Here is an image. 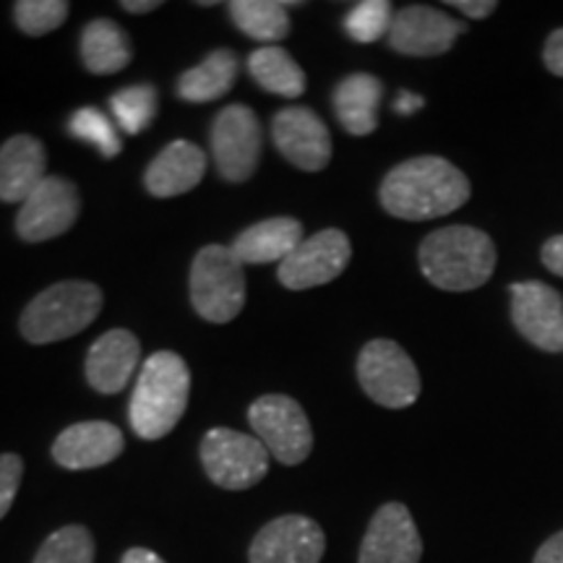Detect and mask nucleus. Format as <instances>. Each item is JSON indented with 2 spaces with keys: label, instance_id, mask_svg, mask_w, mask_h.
I'll return each instance as SVG.
<instances>
[{
  "label": "nucleus",
  "instance_id": "1",
  "mask_svg": "<svg viewBox=\"0 0 563 563\" xmlns=\"http://www.w3.org/2000/svg\"><path fill=\"white\" fill-rule=\"evenodd\" d=\"M382 207L397 220L426 222L446 217L470 199V180L443 157H415L389 170L382 183Z\"/></svg>",
  "mask_w": 563,
  "mask_h": 563
},
{
  "label": "nucleus",
  "instance_id": "2",
  "mask_svg": "<svg viewBox=\"0 0 563 563\" xmlns=\"http://www.w3.org/2000/svg\"><path fill=\"white\" fill-rule=\"evenodd\" d=\"M420 269L433 287L446 292H467L483 287L496 269V245L488 232L452 224L431 232L420 243Z\"/></svg>",
  "mask_w": 563,
  "mask_h": 563
},
{
  "label": "nucleus",
  "instance_id": "3",
  "mask_svg": "<svg viewBox=\"0 0 563 563\" xmlns=\"http://www.w3.org/2000/svg\"><path fill=\"white\" fill-rule=\"evenodd\" d=\"M191 394V371L170 350L154 352L139 373L131 397V426L146 441H159L178 426Z\"/></svg>",
  "mask_w": 563,
  "mask_h": 563
},
{
  "label": "nucleus",
  "instance_id": "4",
  "mask_svg": "<svg viewBox=\"0 0 563 563\" xmlns=\"http://www.w3.org/2000/svg\"><path fill=\"white\" fill-rule=\"evenodd\" d=\"M102 311V290L91 282L66 279L42 290L19 319L30 344H53L76 336Z\"/></svg>",
  "mask_w": 563,
  "mask_h": 563
},
{
  "label": "nucleus",
  "instance_id": "5",
  "mask_svg": "<svg viewBox=\"0 0 563 563\" xmlns=\"http://www.w3.org/2000/svg\"><path fill=\"white\" fill-rule=\"evenodd\" d=\"M191 302L209 323H230L245 306L243 262L228 245H207L191 266Z\"/></svg>",
  "mask_w": 563,
  "mask_h": 563
},
{
  "label": "nucleus",
  "instance_id": "6",
  "mask_svg": "<svg viewBox=\"0 0 563 563\" xmlns=\"http://www.w3.org/2000/svg\"><path fill=\"white\" fill-rule=\"evenodd\" d=\"M357 378L376 405L389 410L412 407L420 397V373L412 357L391 340H373L357 355Z\"/></svg>",
  "mask_w": 563,
  "mask_h": 563
},
{
  "label": "nucleus",
  "instance_id": "7",
  "mask_svg": "<svg viewBox=\"0 0 563 563\" xmlns=\"http://www.w3.org/2000/svg\"><path fill=\"white\" fill-rule=\"evenodd\" d=\"M269 449L256 435L211 428L201 441V464L209 481L224 490H245L269 473Z\"/></svg>",
  "mask_w": 563,
  "mask_h": 563
},
{
  "label": "nucleus",
  "instance_id": "8",
  "mask_svg": "<svg viewBox=\"0 0 563 563\" xmlns=\"http://www.w3.org/2000/svg\"><path fill=\"white\" fill-rule=\"evenodd\" d=\"M249 420L256 439L269 449V454L282 464H300L311 456L313 431L311 420L292 397L266 394L251 405Z\"/></svg>",
  "mask_w": 563,
  "mask_h": 563
},
{
  "label": "nucleus",
  "instance_id": "9",
  "mask_svg": "<svg viewBox=\"0 0 563 563\" xmlns=\"http://www.w3.org/2000/svg\"><path fill=\"white\" fill-rule=\"evenodd\" d=\"M211 152L224 180H251L262 157V123L256 112L245 104L224 108L211 129Z\"/></svg>",
  "mask_w": 563,
  "mask_h": 563
},
{
  "label": "nucleus",
  "instance_id": "10",
  "mask_svg": "<svg viewBox=\"0 0 563 563\" xmlns=\"http://www.w3.org/2000/svg\"><path fill=\"white\" fill-rule=\"evenodd\" d=\"M79 188L60 175H47L34 188L30 199L21 203L16 214V232L26 243H45L63 235L79 220Z\"/></svg>",
  "mask_w": 563,
  "mask_h": 563
},
{
  "label": "nucleus",
  "instance_id": "11",
  "mask_svg": "<svg viewBox=\"0 0 563 563\" xmlns=\"http://www.w3.org/2000/svg\"><path fill=\"white\" fill-rule=\"evenodd\" d=\"M352 258L350 238L342 230H321L306 238L285 262L279 264V282L287 290H311L329 285L347 269Z\"/></svg>",
  "mask_w": 563,
  "mask_h": 563
},
{
  "label": "nucleus",
  "instance_id": "12",
  "mask_svg": "<svg viewBox=\"0 0 563 563\" xmlns=\"http://www.w3.org/2000/svg\"><path fill=\"white\" fill-rule=\"evenodd\" d=\"M511 321L527 342L545 352L563 350V298L543 282L511 285Z\"/></svg>",
  "mask_w": 563,
  "mask_h": 563
},
{
  "label": "nucleus",
  "instance_id": "13",
  "mask_svg": "<svg viewBox=\"0 0 563 563\" xmlns=\"http://www.w3.org/2000/svg\"><path fill=\"white\" fill-rule=\"evenodd\" d=\"M327 551V534L313 519L300 514L274 519L253 538L251 563H319Z\"/></svg>",
  "mask_w": 563,
  "mask_h": 563
},
{
  "label": "nucleus",
  "instance_id": "14",
  "mask_svg": "<svg viewBox=\"0 0 563 563\" xmlns=\"http://www.w3.org/2000/svg\"><path fill=\"white\" fill-rule=\"evenodd\" d=\"M467 26L431 5H407L394 13L389 45L391 51L412 58H433L452 51V45Z\"/></svg>",
  "mask_w": 563,
  "mask_h": 563
},
{
  "label": "nucleus",
  "instance_id": "15",
  "mask_svg": "<svg viewBox=\"0 0 563 563\" xmlns=\"http://www.w3.org/2000/svg\"><path fill=\"white\" fill-rule=\"evenodd\" d=\"M422 540L405 504H384L373 514L357 563H420Z\"/></svg>",
  "mask_w": 563,
  "mask_h": 563
},
{
  "label": "nucleus",
  "instance_id": "16",
  "mask_svg": "<svg viewBox=\"0 0 563 563\" xmlns=\"http://www.w3.org/2000/svg\"><path fill=\"white\" fill-rule=\"evenodd\" d=\"M274 144L282 157L308 173H319L332 162V136L327 123L308 108H287L274 118Z\"/></svg>",
  "mask_w": 563,
  "mask_h": 563
},
{
  "label": "nucleus",
  "instance_id": "17",
  "mask_svg": "<svg viewBox=\"0 0 563 563\" xmlns=\"http://www.w3.org/2000/svg\"><path fill=\"white\" fill-rule=\"evenodd\" d=\"M123 433L112 422L89 420L68 426L53 443V460L63 470H95L123 454Z\"/></svg>",
  "mask_w": 563,
  "mask_h": 563
},
{
  "label": "nucleus",
  "instance_id": "18",
  "mask_svg": "<svg viewBox=\"0 0 563 563\" xmlns=\"http://www.w3.org/2000/svg\"><path fill=\"white\" fill-rule=\"evenodd\" d=\"M141 344L129 329H110L91 344L87 355V378L100 394H118L131 382L139 365Z\"/></svg>",
  "mask_w": 563,
  "mask_h": 563
},
{
  "label": "nucleus",
  "instance_id": "19",
  "mask_svg": "<svg viewBox=\"0 0 563 563\" xmlns=\"http://www.w3.org/2000/svg\"><path fill=\"white\" fill-rule=\"evenodd\" d=\"M47 167V154L40 139L30 133L11 136L0 146V201L24 203L40 186Z\"/></svg>",
  "mask_w": 563,
  "mask_h": 563
},
{
  "label": "nucleus",
  "instance_id": "20",
  "mask_svg": "<svg viewBox=\"0 0 563 563\" xmlns=\"http://www.w3.org/2000/svg\"><path fill=\"white\" fill-rule=\"evenodd\" d=\"M207 173V157L194 141H173L159 152L144 175L146 191L157 199H173L196 188Z\"/></svg>",
  "mask_w": 563,
  "mask_h": 563
},
{
  "label": "nucleus",
  "instance_id": "21",
  "mask_svg": "<svg viewBox=\"0 0 563 563\" xmlns=\"http://www.w3.org/2000/svg\"><path fill=\"white\" fill-rule=\"evenodd\" d=\"M302 241L306 235L298 220L274 217V220H264L243 230L230 249L243 264H282Z\"/></svg>",
  "mask_w": 563,
  "mask_h": 563
},
{
  "label": "nucleus",
  "instance_id": "22",
  "mask_svg": "<svg viewBox=\"0 0 563 563\" xmlns=\"http://www.w3.org/2000/svg\"><path fill=\"white\" fill-rule=\"evenodd\" d=\"M384 87L376 76L352 74L334 89V110L342 129L352 136H368L378 129V102Z\"/></svg>",
  "mask_w": 563,
  "mask_h": 563
},
{
  "label": "nucleus",
  "instance_id": "23",
  "mask_svg": "<svg viewBox=\"0 0 563 563\" xmlns=\"http://www.w3.org/2000/svg\"><path fill=\"white\" fill-rule=\"evenodd\" d=\"M81 58L91 74H118L131 63V42L115 21L97 19L81 34Z\"/></svg>",
  "mask_w": 563,
  "mask_h": 563
},
{
  "label": "nucleus",
  "instance_id": "24",
  "mask_svg": "<svg viewBox=\"0 0 563 563\" xmlns=\"http://www.w3.org/2000/svg\"><path fill=\"white\" fill-rule=\"evenodd\" d=\"M238 79V58L232 51H214L201 66L180 76L178 95L186 102H211L228 95Z\"/></svg>",
  "mask_w": 563,
  "mask_h": 563
},
{
  "label": "nucleus",
  "instance_id": "25",
  "mask_svg": "<svg viewBox=\"0 0 563 563\" xmlns=\"http://www.w3.org/2000/svg\"><path fill=\"white\" fill-rule=\"evenodd\" d=\"M298 3H277V0H235L230 3V16L238 30L249 34L251 40L264 42L272 47L274 42L285 40L290 34V13L287 9Z\"/></svg>",
  "mask_w": 563,
  "mask_h": 563
},
{
  "label": "nucleus",
  "instance_id": "26",
  "mask_svg": "<svg viewBox=\"0 0 563 563\" xmlns=\"http://www.w3.org/2000/svg\"><path fill=\"white\" fill-rule=\"evenodd\" d=\"M249 70L256 79L258 87L277 97H287L295 100L306 91V74L298 63L292 60V55L282 47H262L249 58Z\"/></svg>",
  "mask_w": 563,
  "mask_h": 563
},
{
  "label": "nucleus",
  "instance_id": "27",
  "mask_svg": "<svg viewBox=\"0 0 563 563\" xmlns=\"http://www.w3.org/2000/svg\"><path fill=\"white\" fill-rule=\"evenodd\" d=\"M32 563H95V540L81 525L60 527L42 543Z\"/></svg>",
  "mask_w": 563,
  "mask_h": 563
},
{
  "label": "nucleus",
  "instance_id": "28",
  "mask_svg": "<svg viewBox=\"0 0 563 563\" xmlns=\"http://www.w3.org/2000/svg\"><path fill=\"white\" fill-rule=\"evenodd\" d=\"M110 108L125 133H141L157 115V91L146 84L121 89L110 100Z\"/></svg>",
  "mask_w": 563,
  "mask_h": 563
},
{
  "label": "nucleus",
  "instance_id": "29",
  "mask_svg": "<svg viewBox=\"0 0 563 563\" xmlns=\"http://www.w3.org/2000/svg\"><path fill=\"white\" fill-rule=\"evenodd\" d=\"M70 133H74L76 139L81 141H89L95 150H100L102 157H118L123 150V141L118 136L115 125L110 123V118L100 112L97 108H84V110H76L74 118H70Z\"/></svg>",
  "mask_w": 563,
  "mask_h": 563
},
{
  "label": "nucleus",
  "instance_id": "30",
  "mask_svg": "<svg viewBox=\"0 0 563 563\" xmlns=\"http://www.w3.org/2000/svg\"><path fill=\"white\" fill-rule=\"evenodd\" d=\"M394 21V9L389 0H363L344 19V30L355 42H368L382 40L384 34H389Z\"/></svg>",
  "mask_w": 563,
  "mask_h": 563
},
{
  "label": "nucleus",
  "instance_id": "31",
  "mask_svg": "<svg viewBox=\"0 0 563 563\" xmlns=\"http://www.w3.org/2000/svg\"><path fill=\"white\" fill-rule=\"evenodd\" d=\"M70 5L66 0H19L13 5V19L16 26L30 37H42V34L58 30L63 21L68 19Z\"/></svg>",
  "mask_w": 563,
  "mask_h": 563
},
{
  "label": "nucleus",
  "instance_id": "32",
  "mask_svg": "<svg viewBox=\"0 0 563 563\" xmlns=\"http://www.w3.org/2000/svg\"><path fill=\"white\" fill-rule=\"evenodd\" d=\"M24 477V460L19 454H0V519L11 511Z\"/></svg>",
  "mask_w": 563,
  "mask_h": 563
},
{
  "label": "nucleus",
  "instance_id": "33",
  "mask_svg": "<svg viewBox=\"0 0 563 563\" xmlns=\"http://www.w3.org/2000/svg\"><path fill=\"white\" fill-rule=\"evenodd\" d=\"M543 63L553 76H563V26L551 32L543 47Z\"/></svg>",
  "mask_w": 563,
  "mask_h": 563
},
{
  "label": "nucleus",
  "instance_id": "34",
  "mask_svg": "<svg viewBox=\"0 0 563 563\" xmlns=\"http://www.w3.org/2000/svg\"><path fill=\"white\" fill-rule=\"evenodd\" d=\"M540 256H543L548 272H553L555 277H563V235L551 238V241L543 245V253H540Z\"/></svg>",
  "mask_w": 563,
  "mask_h": 563
},
{
  "label": "nucleus",
  "instance_id": "35",
  "mask_svg": "<svg viewBox=\"0 0 563 563\" xmlns=\"http://www.w3.org/2000/svg\"><path fill=\"white\" fill-rule=\"evenodd\" d=\"M452 9L462 11L464 16L470 19H488L493 11L498 9L496 0H454V3H449Z\"/></svg>",
  "mask_w": 563,
  "mask_h": 563
},
{
  "label": "nucleus",
  "instance_id": "36",
  "mask_svg": "<svg viewBox=\"0 0 563 563\" xmlns=\"http://www.w3.org/2000/svg\"><path fill=\"white\" fill-rule=\"evenodd\" d=\"M532 563H563V530L551 534V538L540 545V551L534 553Z\"/></svg>",
  "mask_w": 563,
  "mask_h": 563
},
{
  "label": "nucleus",
  "instance_id": "37",
  "mask_svg": "<svg viewBox=\"0 0 563 563\" xmlns=\"http://www.w3.org/2000/svg\"><path fill=\"white\" fill-rule=\"evenodd\" d=\"M394 108H397L399 115H412L415 110L422 108V97L410 95V91H402V95H399V100H397V104H394Z\"/></svg>",
  "mask_w": 563,
  "mask_h": 563
},
{
  "label": "nucleus",
  "instance_id": "38",
  "mask_svg": "<svg viewBox=\"0 0 563 563\" xmlns=\"http://www.w3.org/2000/svg\"><path fill=\"white\" fill-rule=\"evenodd\" d=\"M123 563H165L157 553L146 551V548H131L129 553L123 555Z\"/></svg>",
  "mask_w": 563,
  "mask_h": 563
},
{
  "label": "nucleus",
  "instance_id": "39",
  "mask_svg": "<svg viewBox=\"0 0 563 563\" xmlns=\"http://www.w3.org/2000/svg\"><path fill=\"white\" fill-rule=\"evenodd\" d=\"M123 9L131 11V13H150L157 9V0H123Z\"/></svg>",
  "mask_w": 563,
  "mask_h": 563
}]
</instances>
